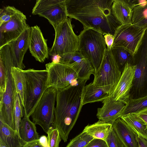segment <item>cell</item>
I'll return each instance as SVG.
<instances>
[{"instance_id": "484cf974", "label": "cell", "mask_w": 147, "mask_h": 147, "mask_svg": "<svg viewBox=\"0 0 147 147\" xmlns=\"http://www.w3.org/2000/svg\"><path fill=\"white\" fill-rule=\"evenodd\" d=\"M147 108V96L129 98L121 113V117L128 114L137 113Z\"/></svg>"}, {"instance_id": "836d02e7", "label": "cell", "mask_w": 147, "mask_h": 147, "mask_svg": "<svg viewBox=\"0 0 147 147\" xmlns=\"http://www.w3.org/2000/svg\"><path fill=\"white\" fill-rule=\"evenodd\" d=\"M85 147H108L106 141L103 140L94 138Z\"/></svg>"}, {"instance_id": "2e32d148", "label": "cell", "mask_w": 147, "mask_h": 147, "mask_svg": "<svg viewBox=\"0 0 147 147\" xmlns=\"http://www.w3.org/2000/svg\"><path fill=\"white\" fill-rule=\"evenodd\" d=\"M31 27L26 30L16 39L8 44L14 67L22 69L25 67L23 63L24 55L29 49Z\"/></svg>"}, {"instance_id": "1f68e13d", "label": "cell", "mask_w": 147, "mask_h": 147, "mask_svg": "<svg viewBox=\"0 0 147 147\" xmlns=\"http://www.w3.org/2000/svg\"><path fill=\"white\" fill-rule=\"evenodd\" d=\"M105 141L108 147H125L114 130L112 125Z\"/></svg>"}, {"instance_id": "4316f807", "label": "cell", "mask_w": 147, "mask_h": 147, "mask_svg": "<svg viewBox=\"0 0 147 147\" xmlns=\"http://www.w3.org/2000/svg\"><path fill=\"white\" fill-rule=\"evenodd\" d=\"M21 69L12 67L11 72L14 83L16 92L18 94L23 108L24 107V100L23 93V85Z\"/></svg>"}, {"instance_id": "d4e9b609", "label": "cell", "mask_w": 147, "mask_h": 147, "mask_svg": "<svg viewBox=\"0 0 147 147\" xmlns=\"http://www.w3.org/2000/svg\"><path fill=\"white\" fill-rule=\"evenodd\" d=\"M110 52L121 72L126 63L132 64L133 56L123 47H112Z\"/></svg>"}, {"instance_id": "d6986e66", "label": "cell", "mask_w": 147, "mask_h": 147, "mask_svg": "<svg viewBox=\"0 0 147 147\" xmlns=\"http://www.w3.org/2000/svg\"><path fill=\"white\" fill-rule=\"evenodd\" d=\"M112 125L125 147H139L138 135L121 117L116 119Z\"/></svg>"}, {"instance_id": "4dcf8cb0", "label": "cell", "mask_w": 147, "mask_h": 147, "mask_svg": "<svg viewBox=\"0 0 147 147\" xmlns=\"http://www.w3.org/2000/svg\"><path fill=\"white\" fill-rule=\"evenodd\" d=\"M47 134L49 147H59L61 139L58 130L55 128L51 129Z\"/></svg>"}, {"instance_id": "603a6c76", "label": "cell", "mask_w": 147, "mask_h": 147, "mask_svg": "<svg viewBox=\"0 0 147 147\" xmlns=\"http://www.w3.org/2000/svg\"><path fill=\"white\" fill-rule=\"evenodd\" d=\"M112 126L111 124L99 120L92 124L87 125L83 131L94 138L105 140Z\"/></svg>"}, {"instance_id": "f35d334b", "label": "cell", "mask_w": 147, "mask_h": 147, "mask_svg": "<svg viewBox=\"0 0 147 147\" xmlns=\"http://www.w3.org/2000/svg\"><path fill=\"white\" fill-rule=\"evenodd\" d=\"M134 24L142 28H147V19L142 20Z\"/></svg>"}, {"instance_id": "ba28073f", "label": "cell", "mask_w": 147, "mask_h": 147, "mask_svg": "<svg viewBox=\"0 0 147 147\" xmlns=\"http://www.w3.org/2000/svg\"><path fill=\"white\" fill-rule=\"evenodd\" d=\"M121 74L110 51L107 48L99 67L94 74L92 83L109 94L117 85Z\"/></svg>"}, {"instance_id": "52a82bcc", "label": "cell", "mask_w": 147, "mask_h": 147, "mask_svg": "<svg viewBox=\"0 0 147 147\" xmlns=\"http://www.w3.org/2000/svg\"><path fill=\"white\" fill-rule=\"evenodd\" d=\"M71 19L68 18L55 29L53 44L49 51L50 55H61L78 51V36L74 31Z\"/></svg>"}, {"instance_id": "cb8c5ba5", "label": "cell", "mask_w": 147, "mask_h": 147, "mask_svg": "<svg viewBox=\"0 0 147 147\" xmlns=\"http://www.w3.org/2000/svg\"><path fill=\"white\" fill-rule=\"evenodd\" d=\"M121 118L138 136L147 140V127L144 122L136 113H131Z\"/></svg>"}, {"instance_id": "9c48e42d", "label": "cell", "mask_w": 147, "mask_h": 147, "mask_svg": "<svg viewBox=\"0 0 147 147\" xmlns=\"http://www.w3.org/2000/svg\"><path fill=\"white\" fill-rule=\"evenodd\" d=\"M45 67L48 71V88L61 89L82 82L76 72L67 65L52 61L46 64Z\"/></svg>"}, {"instance_id": "8fae6325", "label": "cell", "mask_w": 147, "mask_h": 147, "mask_svg": "<svg viewBox=\"0 0 147 147\" xmlns=\"http://www.w3.org/2000/svg\"><path fill=\"white\" fill-rule=\"evenodd\" d=\"M32 13L47 19L54 29L68 18L65 0H37Z\"/></svg>"}, {"instance_id": "7c38bea8", "label": "cell", "mask_w": 147, "mask_h": 147, "mask_svg": "<svg viewBox=\"0 0 147 147\" xmlns=\"http://www.w3.org/2000/svg\"><path fill=\"white\" fill-rule=\"evenodd\" d=\"M26 16L18 11L8 22L0 26V48L17 39L30 27Z\"/></svg>"}, {"instance_id": "b9f144b4", "label": "cell", "mask_w": 147, "mask_h": 147, "mask_svg": "<svg viewBox=\"0 0 147 147\" xmlns=\"http://www.w3.org/2000/svg\"><path fill=\"white\" fill-rule=\"evenodd\" d=\"M146 6H147V3H146Z\"/></svg>"}, {"instance_id": "9a60e30c", "label": "cell", "mask_w": 147, "mask_h": 147, "mask_svg": "<svg viewBox=\"0 0 147 147\" xmlns=\"http://www.w3.org/2000/svg\"><path fill=\"white\" fill-rule=\"evenodd\" d=\"M29 49L32 56L40 62H44L49 57V51L47 40L37 25L31 27Z\"/></svg>"}, {"instance_id": "8d00e7d4", "label": "cell", "mask_w": 147, "mask_h": 147, "mask_svg": "<svg viewBox=\"0 0 147 147\" xmlns=\"http://www.w3.org/2000/svg\"><path fill=\"white\" fill-rule=\"evenodd\" d=\"M136 113L144 122L147 127V108Z\"/></svg>"}, {"instance_id": "44dd1931", "label": "cell", "mask_w": 147, "mask_h": 147, "mask_svg": "<svg viewBox=\"0 0 147 147\" xmlns=\"http://www.w3.org/2000/svg\"><path fill=\"white\" fill-rule=\"evenodd\" d=\"M109 94L100 87L92 83L85 85L83 91L82 104L102 101L109 96Z\"/></svg>"}, {"instance_id": "83f0119b", "label": "cell", "mask_w": 147, "mask_h": 147, "mask_svg": "<svg viewBox=\"0 0 147 147\" xmlns=\"http://www.w3.org/2000/svg\"><path fill=\"white\" fill-rule=\"evenodd\" d=\"M18 94L16 92L14 101V114L16 131L19 134V129L22 118L24 116V111Z\"/></svg>"}, {"instance_id": "3957f363", "label": "cell", "mask_w": 147, "mask_h": 147, "mask_svg": "<svg viewBox=\"0 0 147 147\" xmlns=\"http://www.w3.org/2000/svg\"><path fill=\"white\" fill-rule=\"evenodd\" d=\"M23 85L24 115L30 117L43 93L48 88L46 69H21Z\"/></svg>"}, {"instance_id": "8992f818", "label": "cell", "mask_w": 147, "mask_h": 147, "mask_svg": "<svg viewBox=\"0 0 147 147\" xmlns=\"http://www.w3.org/2000/svg\"><path fill=\"white\" fill-rule=\"evenodd\" d=\"M57 89L53 87L47 88L35 108L31 116L33 122L38 125L47 134L54 128V109Z\"/></svg>"}, {"instance_id": "d590c367", "label": "cell", "mask_w": 147, "mask_h": 147, "mask_svg": "<svg viewBox=\"0 0 147 147\" xmlns=\"http://www.w3.org/2000/svg\"><path fill=\"white\" fill-rule=\"evenodd\" d=\"M23 147H45L40 142L39 140L26 143Z\"/></svg>"}, {"instance_id": "4fadbf2b", "label": "cell", "mask_w": 147, "mask_h": 147, "mask_svg": "<svg viewBox=\"0 0 147 147\" xmlns=\"http://www.w3.org/2000/svg\"><path fill=\"white\" fill-rule=\"evenodd\" d=\"M59 63L70 66L77 74L80 81L88 80L94 69L90 61L78 51L60 55Z\"/></svg>"}, {"instance_id": "277c9868", "label": "cell", "mask_w": 147, "mask_h": 147, "mask_svg": "<svg viewBox=\"0 0 147 147\" xmlns=\"http://www.w3.org/2000/svg\"><path fill=\"white\" fill-rule=\"evenodd\" d=\"M78 36V51L91 63L95 72L99 67L107 49L104 35L94 30L86 28Z\"/></svg>"}, {"instance_id": "60d3db41", "label": "cell", "mask_w": 147, "mask_h": 147, "mask_svg": "<svg viewBox=\"0 0 147 147\" xmlns=\"http://www.w3.org/2000/svg\"><path fill=\"white\" fill-rule=\"evenodd\" d=\"M0 147H7L1 140H0Z\"/></svg>"}, {"instance_id": "7a4b0ae2", "label": "cell", "mask_w": 147, "mask_h": 147, "mask_svg": "<svg viewBox=\"0 0 147 147\" xmlns=\"http://www.w3.org/2000/svg\"><path fill=\"white\" fill-rule=\"evenodd\" d=\"M87 81L84 80L77 85H70L64 88L57 89L53 128L58 130L64 142L67 141L83 106V91Z\"/></svg>"}, {"instance_id": "7402d4cb", "label": "cell", "mask_w": 147, "mask_h": 147, "mask_svg": "<svg viewBox=\"0 0 147 147\" xmlns=\"http://www.w3.org/2000/svg\"><path fill=\"white\" fill-rule=\"evenodd\" d=\"M19 134L21 139L26 143L40 139L36 124L26 116H24L21 121Z\"/></svg>"}, {"instance_id": "6da1fadb", "label": "cell", "mask_w": 147, "mask_h": 147, "mask_svg": "<svg viewBox=\"0 0 147 147\" xmlns=\"http://www.w3.org/2000/svg\"><path fill=\"white\" fill-rule=\"evenodd\" d=\"M113 0H65L68 16L104 35H114L122 24L113 15Z\"/></svg>"}, {"instance_id": "5bb4252c", "label": "cell", "mask_w": 147, "mask_h": 147, "mask_svg": "<svg viewBox=\"0 0 147 147\" xmlns=\"http://www.w3.org/2000/svg\"><path fill=\"white\" fill-rule=\"evenodd\" d=\"M136 66L127 62L125 65L121 77L115 87L109 93L116 100L126 104L130 98V93L134 77Z\"/></svg>"}, {"instance_id": "e0dca14e", "label": "cell", "mask_w": 147, "mask_h": 147, "mask_svg": "<svg viewBox=\"0 0 147 147\" xmlns=\"http://www.w3.org/2000/svg\"><path fill=\"white\" fill-rule=\"evenodd\" d=\"M102 102V107L97 109V117L99 120L112 125L116 119L121 117L125 104L121 101L115 100L109 96Z\"/></svg>"}, {"instance_id": "d6a6232c", "label": "cell", "mask_w": 147, "mask_h": 147, "mask_svg": "<svg viewBox=\"0 0 147 147\" xmlns=\"http://www.w3.org/2000/svg\"><path fill=\"white\" fill-rule=\"evenodd\" d=\"M7 82L6 69L4 65L0 62V95H3L5 91Z\"/></svg>"}, {"instance_id": "e575fe53", "label": "cell", "mask_w": 147, "mask_h": 147, "mask_svg": "<svg viewBox=\"0 0 147 147\" xmlns=\"http://www.w3.org/2000/svg\"><path fill=\"white\" fill-rule=\"evenodd\" d=\"M104 37L107 48L110 51L112 48L114 41V36L110 34H105Z\"/></svg>"}, {"instance_id": "ab89813d", "label": "cell", "mask_w": 147, "mask_h": 147, "mask_svg": "<svg viewBox=\"0 0 147 147\" xmlns=\"http://www.w3.org/2000/svg\"><path fill=\"white\" fill-rule=\"evenodd\" d=\"M53 56V58L52 61L55 63H59L60 58V56L58 55H54Z\"/></svg>"}, {"instance_id": "f546056e", "label": "cell", "mask_w": 147, "mask_h": 147, "mask_svg": "<svg viewBox=\"0 0 147 147\" xmlns=\"http://www.w3.org/2000/svg\"><path fill=\"white\" fill-rule=\"evenodd\" d=\"M19 10L14 7L7 6L0 9V26L9 21Z\"/></svg>"}, {"instance_id": "74e56055", "label": "cell", "mask_w": 147, "mask_h": 147, "mask_svg": "<svg viewBox=\"0 0 147 147\" xmlns=\"http://www.w3.org/2000/svg\"><path fill=\"white\" fill-rule=\"evenodd\" d=\"M137 140L138 143L139 147H147V140L138 136L137 138Z\"/></svg>"}, {"instance_id": "5b68a950", "label": "cell", "mask_w": 147, "mask_h": 147, "mask_svg": "<svg viewBox=\"0 0 147 147\" xmlns=\"http://www.w3.org/2000/svg\"><path fill=\"white\" fill-rule=\"evenodd\" d=\"M0 62L5 67L7 74L6 89L3 95H0V121L16 131L14 114L16 90L11 72V68L14 66L10 54L7 53L1 54Z\"/></svg>"}, {"instance_id": "ffe728a7", "label": "cell", "mask_w": 147, "mask_h": 147, "mask_svg": "<svg viewBox=\"0 0 147 147\" xmlns=\"http://www.w3.org/2000/svg\"><path fill=\"white\" fill-rule=\"evenodd\" d=\"M0 140L7 147H23L26 143L17 131L0 121Z\"/></svg>"}, {"instance_id": "f1b7e54d", "label": "cell", "mask_w": 147, "mask_h": 147, "mask_svg": "<svg viewBox=\"0 0 147 147\" xmlns=\"http://www.w3.org/2000/svg\"><path fill=\"white\" fill-rule=\"evenodd\" d=\"M94 138L83 131L72 139L66 147H85Z\"/></svg>"}, {"instance_id": "ac0fdd59", "label": "cell", "mask_w": 147, "mask_h": 147, "mask_svg": "<svg viewBox=\"0 0 147 147\" xmlns=\"http://www.w3.org/2000/svg\"><path fill=\"white\" fill-rule=\"evenodd\" d=\"M136 0H113V13L122 25L132 24L133 9Z\"/></svg>"}, {"instance_id": "30bf717a", "label": "cell", "mask_w": 147, "mask_h": 147, "mask_svg": "<svg viewBox=\"0 0 147 147\" xmlns=\"http://www.w3.org/2000/svg\"><path fill=\"white\" fill-rule=\"evenodd\" d=\"M146 29L132 24L121 25L114 35L112 47H123L133 57L139 47Z\"/></svg>"}]
</instances>
